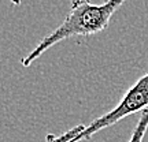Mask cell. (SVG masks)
<instances>
[{
  "mask_svg": "<svg viewBox=\"0 0 148 142\" xmlns=\"http://www.w3.org/2000/svg\"><path fill=\"white\" fill-rule=\"evenodd\" d=\"M125 1L126 0H107L103 4H92L89 0H73L71 8L64 21L52 33L44 37L37 47L22 59L21 64L23 67L32 66L33 62L45 51L63 40L71 37L93 36L106 30L111 16Z\"/></svg>",
  "mask_w": 148,
  "mask_h": 142,
  "instance_id": "cell-1",
  "label": "cell"
},
{
  "mask_svg": "<svg viewBox=\"0 0 148 142\" xmlns=\"http://www.w3.org/2000/svg\"><path fill=\"white\" fill-rule=\"evenodd\" d=\"M148 108V73L143 75L136 84L133 85L127 93L123 96L118 105L112 108L110 112L104 113L103 116L97 118L90 123L89 126H85V128L81 132H78L75 137L69 142H81L85 139H90L96 132L101 131L103 128L110 127L112 124L118 123L123 118L136 113V112H143Z\"/></svg>",
  "mask_w": 148,
  "mask_h": 142,
  "instance_id": "cell-2",
  "label": "cell"
},
{
  "mask_svg": "<svg viewBox=\"0 0 148 142\" xmlns=\"http://www.w3.org/2000/svg\"><path fill=\"white\" fill-rule=\"evenodd\" d=\"M147 128H148V108L141 112V116H140L137 124H136L132 135H130V139L127 142H143L144 135L147 132Z\"/></svg>",
  "mask_w": 148,
  "mask_h": 142,
  "instance_id": "cell-3",
  "label": "cell"
},
{
  "mask_svg": "<svg viewBox=\"0 0 148 142\" xmlns=\"http://www.w3.org/2000/svg\"><path fill=\"white\" fill-rule=\"evenodd\" d=\"M85 128L84 124H78V126L70 128L69 131L63 132L62 135H53V134H48L47 135V142H69L71 141L78 132H81Z\"/></svg>",
  "mask_w": 148,
  "mask_h": 142,
  "instance_id": "cell-4",
  "label": "cell"
},
{
  "mask_svg": "<svg viewBox=\"0 0 148 142\" xmlns=\"http://www.w3.org/2000/svg\"><path fill=\"white\" fill-rule=\"evenodd\" d=\"M10 1L14 5H19V4H21V0H10Z\"/></svg>",
  "mask_w": 148,
  "mask_h": 142,
  "instance_id": "cell-5",
  "label": "cell"
}]
</instances>
